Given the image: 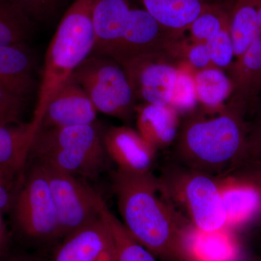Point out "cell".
<instances>
[{
    "label": "cell",
    "instance_id": "cell-17",
    "mask_svg": "<svg viewBox=\"0 0 261 261\" xmlns=\"http://www.w3.org/2000/svg\"><path fill=\"white\" fill-rule=\"evenodd\" d=\"M187 261H242V248L230 228L203 231L191 226L185 243Z\"/></svg>",
    "mask_w": 261,
    "mask_h": 261
},
{
    "label": "cell",
    "instance_id": "cell-30",
    "mask_svg": "<svg viewBox=\"0 0 261 261\" xmlns=\"http://www.w3.org/2000/svg\"><path fill=\"white\" fill-rule=\"evenodd\" d=\"M207 46L212 64L220 69L228 70L232 65L233 57H235L230 24L207 43Z\"/></svg>",
    "mask_w": 261,
    "mask_h": 261
},
{
    "label": "cell",
    "instance_id": "cell-22",
    "mask_svg": "<svg viewBox=\"0 0 261 261\" xmlns=\"http://www.w3.org/2000/svg\"><path fill=\"white\" fill-rule=\"evenodd\" d=\"M195 83L197 101L206 113L221 111L232 92V84L228 75L215 66L196 70Z\"/></svg>",
    "mask_w": 261,
    "mask_h": 261
},
{
    "label": "cell",
    "instance_id": "cell-21",
    "mask_svg": "<svg viewBox=\"0 0 261 261\" xmlns=\"http://www.w3.org/2000/svg\"><path fill=\"white\" fill-rule=\"evenodd\" d=\"M218 179L226 214V227L243 224L260 211V198L253 187L231 176Z\"/></svg>",
    "mask_w": 261,
    "mask_h": 261
},
{
    "label": "cell",
    "instance_id": "cell-34",
    "mask_svg": "<svg viewBox=\"0 0 261 261\" xmlns=\"http://www.w3.org/2000/svg\"><path fill=\"white\" fill-rule=\"evenodd\" d=\"M11 196L8 182L0 179V215L9 206Z\"/></svg>",
    "mask_w": 261,
    "mask_h": 261
},
{
    "label": "cell",
    "instance_id": "cell-5",
    "mask_svg": "<svg viewBox=\"0 0 261 261\" xmlns=\"http://www.w3.org/2000/svg\"><path fill=\"white\" fill-rule=\"evenodd\" d=\"M166 198L193 227L212 231L226 227L219 179L181 163H170L158 178Z\"/></svg>",
    "mask_w": 261,
    "mask_h": 261
},
{
    "label": "cell",
    "instance_id": "cell-18",
    "mask_svg": "<svg viewBox=\"0 0 261 261\" xmlns=\"http://www.w3.org/2000/svg\"><path fill=\"white\" fill-rule=\"evenodd\" d=\"M37 130L32 121L0 124V179L8 183L23 169Z\"/></svg>",
    "mask_w": 261,
    "mask_h": 261
},
{
    "label": "cell",
    "instance_id": "cell-26",
    "mask_svg": "<svg viewBox=\"0 0 261 261\" xmlns=\"http://www.w3.org/2000/svg\"><path fill=\"white\" fill-rule=\"evenodd\" d=\"M230 10L226 3L213 2L189 27L190 39L207 44L230 24Z\"/></svg>",
    "mask_w": 261,
    "mask_h": 261
},
{
    "label": "cell",
    "instance_id": "cell-9",
    "mask_svg": "<svg viewBox=\"0 0 261 261\" xmlns=\"http://www.w3.org/2000/svg\"><path fill=\"white\" fill-rule=\"evenodd\" d=\"M181 61L168 50L139 55L120 63L137 101L171 106Z\"/></svg>",
    "mask_w": 261,
    "mask_h": 261
},
{
    "label": "cell",
    "instance_id": "cell-13",
    "mask_svg": "<svg viewBox=\"0 0 261 261\" xmlns=\"http://www.w3.org/2000/svg\"><path fill=\"white\" fill-rule=\"evenodd\" d=\"M97 113L83 89L69 80L48 104L39 128L94 124Z\"/></svg>",
    "mask_w": 261,
    "mask_h": 261
},
{
    "label": "cell",
    "instance_id": "cell-10",
    "mask_svg": "<svg viewBox=\"0 0 261 261\" xmlns=\"http://www.w3.org/2000/svg\"><path fill=\"white\" fill-rule=\"evenodd\" d=\"M182 38L163 27L145 9L132 8L126 32L112 58L121 63L139 55L169 51Z\"/></svg>",
    "mask_w": 261,
    "mask_h": 261
},
{
    "label": "cell",
    "instance_id": "cell-23",
    "mask_svg": "<svg viewBox=\"0 0 261 261\" xmlns=\"http://www.w3.org/2000/svg\"><path fill=\"white\" fill-rule=\"evenodd\" d=\"M230 32L234 56L239 58L261 34L257 22V0H234L230 10Z\"/></svg>",
    "mask_w": 261,
    "mask_h": 261
},
{
    "label": "cell",
    "instance_id": "cell-20",
    "mask_svg": "<svg viewBox=\"0 0 261 261\" xmlns=\"http://www.w3.org/2000/svg\"><path fill=\"white\" fill-rule=\"evenodd\" d=\"M145 9L160 24L184 36L213 0H140Z\"/></svg>",
    "mask_w": 261,
    "mask_h": 261
},
{
    "label": "cell",
    "instance_id": "cell-29",
    "mask_svg": "<svg viewBox=\"0 0 261 261\" xmlns=\"http://www.w3.org/2000/svg\"><path fill=\"white\" fill-rule=\"evenodd\" d=\"M182 39L176 42L171 50L178 59L190 65L195 70L214 66L211 62L207 44L195 42L192 39L188 42Z\"/></svg>",
    "mask_w": 261,
    "mask_h": 261
},
{
    "label": "cell",
    "instance_id": "cell-37",
    "mask_svg": "<svg viewBox=\"0 0 261 261\" xmlns=\"http://www.w3.org/2000/svg\"><path fill=\"white\" fill-rule=\"evenodd\" d=\"M255 238H256L257 245L261 249V224H259L257 226L256 232H255Z\"/></svg>",
    "mask_w": 261,
    "mask_h": 261
},
{
    "label": "cell",
    "instance_id": "cell-15",
    "mask_svg": "<svg viewBox=\"0 0 261 261\" xmlns=\"http://www.w3.org/2000/svg\"><path fill=\"white\" fill-rule=\"evenodd\" d=\"M228 70L232 84L228 101L243 106L247 113L255 110L261 93V34Z\"/></svg>",
    "mask_w": 261,
    "mask_h": 261
},
{
    "label": "cell",
    "instance_id": "cell-6",
    "mask_svg": "<svg viewBox=\"0 0 261 261\" xmlns=\"http://www.w3.org/2000/svg\"><path fill=\"white\" fill-rule=\"evenodd\" d=\"M80 86L97 112L129 121L137 106L124 68L110 57L92 53L70 79Z\"/></svg>",
    "mask_w": 261,
    "mask_h": 261
},
{
    "label": "cell",
    "instance_id": "cell-28",
    "mask_svg": "<svg viewBox=\"0 0 261 261\" xmlns=\"http://www.w3.org/2000/svg\"><path fill=\"white\" fill-rule=\"evenodd\" d=\"M22 11L35 23L53 21L68 10L75 0H13Z\"/></svg>",
    "mask_w": 261,
    "mask_h": 261
},
{
    "label": "cell",
    "instance_id": "cell-33",
    "mask_svg": "<svg viewBox=\"0 0 261 261\" xmlns=\"http://www.w3.org/2000/svg\"><path fill=\"white\" fill-rule=\"evenodd\" d=\"M238 181L253 187L260 198V221L261 224V161L245 163L232 174L229 175Z\"/></svg>",
    "mask_w": 261,
    "mask_h": 261
},
{
    "label": "cell",
    "instance_id": "cell-19",
    "mask_svg": "<svg viewBox=\"0 0 261 261\" xmlns=\"http://www.w3.org/2000/svg\"><path fill=\"white\" fill-rule=\"evenodd\" d=\"M137 130L156 150L174 143L180 127L179 113L170 106L141 103L135 108Z\"/></svg>",
    "mask_w": 261,
    "mask_h": 261
},
{
    "label": "cell",
    "instance_id": "cell-25",
    "mask_svg": "<svg viewBox=\"0 0 261 261\" xmlns=\"http://www.w3.org/2000/svg\"><path fill=\"white\" fill-rule=\"evenodd\" d=\"M100 214L113 234L116 250L115 261H159L152 252L132 238L103 200L101 202Z\"/></svg>",
    "mask_w": 261,
    "mask_h": 261
},
{
    "label": "cell",
    "instance_id": "cell-24",
    "mask_svg": "<svg viewBox=\"0 0 261 261\" xmlns=\"http://www.w3.org/2000/svg\"><path fill=\"white\" fill-rule=\"evenodd\" d=\"M34 25L13 0H0V45H29Z\"/></svg>",
    "mask_w": 261,
    "mask_h": 261
},
{
    "label": "cell",
    "instance_id": "cell-11",
    "mask_svg": "<svg viewBox=\"0 0 261 261\" xmlns=\"http://www.w3.org/2000/svg\"><path fill=\"white\" fill-rule=\"evenodd\" d=\"M115 254L111 228L100 214L63 239L51 261H115Z\"/></svg>",
    "mask_w": 261,
    "mask_h": 261
},
{
    "label": "cell",
    "instance_id": "cell-14",
    "mask_svg": "<svg viewBox=\"0 0 261 261\" xmlns=\"http://www.w3.org/2000/svg\"><path fill=\"white\" fill-rule=\"evenodd\" d=\"M130 0H95L92 10L95 43L93 53L112 58L128 24Z\"/></svg>",
    "mask_w": 261,
    "mask_h": 261
},
{
    "label": "cell",
    "instance_id": "cell-3",
    "mask_svg": "<svg viewBox=\"0 0 261 261\" xmlns=\"http://www.w3.org/2000/svg\"><path fill=\"white\" fill-rule=\"evenodd\" d=\"M94 1L75 0L62 16L48 46L32 120L38 129L51 99L93 53Z\"/></svg>",
    "mask_w": 261,
    "mask_h": 261
},
{
    "label": "cell",
    "instance_id": "cell-1",
    "mask_svg": "<svg viewBox=\"0 0 261 261\" xmlns=\"http://www.w3.org/2000/svg\"><path fill=\"white\" fill-rule=\"evenodd\" d=\"M112 186L122 224L161 261H187L185 243L192 225L166 198L152 173L117 168Z\"/></svg>",
    "mask_w": 261,
    "mask_h": 261
},
{
    "label": "cell",
    "instance_id": "cell-35",
    "mask_svg": "<svg viewBox=\"0 0 261 261\" xmlns=\"http://www.w3.org/2000/svg\"><path fill=\"white\" fill-rule=\"evenodd\" d=\"M8 244V233L6 226L3 221L2 215H0V255H3L6 250Z\"/></svg>",
    "mask_w": 261,
    "mask_h": 261
},
{
    "label": "cell",
    "instance_id": "cell-4",
    "mask_svg": "<svg viewBox=\"0 0 261 261\" xmlns=\"http://www.w3.org/2000/svg\"><path fill=\"white\" fill-rule=\"evenodd\" d=\"M102 134L96 123L64 128H39L33 140L30 157L39 164L75 176L94 178L108 161Z\"/></svg>",
    "mask_w": 261,
    "mask_h": 261
},
{
    "label": "cell",
    "instance_id": "cell-2",
    "mask_svg": "<svg viewBox=\"0 0 261 261\" xmlns=\"http://www.w3.org/2000/svg\"><path fill=\"white\" fill-rule=\"evenodd\" d=\"M247 114L231 101L218 112L191 113L180 124L174 161L215 178L229 176L246 161Z\"/></svg>",
    "mask_w": 261,
    "mask_h": 261
},
{
    "label": "cell",
    "instance_id": "cell-32",
    "mask_svg": "<svg viewBox=\"0 0 261 261\" xmlns=\"http://www.w3.org/2000/svg\"><path fill=\"white\" fill-rule=\"evenodd\" d=\"M255 112V116L251 123L248 122L247 158L245 163L261 161V106Z\"/></svg>",
    "mask_w": 261,
    "mask_h": 261
},
{
    "label": "cell",
    "instance_id": "cell-12",
    "mask_svg": "<svg viewBox=\"0 0 261 261\" xmlns=\"http://www.w3.org/2000/svg\"><path fill=\"white\" fill-rule=\"evenodd\" d=\"M108 158L118 169L127 172L147 173L155 159L156 149L129 126H113L102 134Z\"/></svg>",
    "mask_w": 261,
    "mask_h": 261
},
{
    "label": "cell",
    "instance_id": "cell-38",
    "mask_svg": "<svg viewBox=\"0 0 261 261\" xmlns=\"http://www.w3.org/2000/svg\"><path fill=\"white\" fill-rule=\"evenodd\" d=\"M247 261H261V256L254 257V258L250 259Z\"/></svg>",
    "mask_w": 261,
    "mask_h": 261
},
{
    "label": "cell",
    "instance_id": "cell-8",
    "mask_svg": "<svg viewBox=\"0 0 261 261\" xmlns=\"http://www.w3.org/2000/svg\"><path fill=\"white\" fill-rule=\"evenodd\" d=\"M39 165L47 176L56 205L60 238H66L100 216L102 198L97 192L76 176Z\"/></svg>",
    "mask_w": 261,
    "mask_h": 261
},
{
    "label": "cell",
    "instance_id": "cell-27",
    "mask_svg": "<svg viewBox=\"0 0 261 261\" xmlns=\"http://www.w3.org/2000/svg\"><path fill=\"white\" fill-rule=\"evenodd\" d=\"M195 71L185 62L180 63L177 81L170 106L178 113H191L198 103L195 83Z\"/></svg>",
    "mask_w": 261,
    "mask_h": 261
},
{
    "label": "cell",
    "instance_id": "cell-39",
    "mask_svg": "<svg viewBox=\"0 0 261 261\" xmlns=\"http://www.w3.org/2000/svg\"><path fill=\"white\" fill-rule=\"evenodd\" d=\"M215 0H213V2H214ZM228 0H226V2H227ZM215 3H226V4H227V3H226V0H216V2Z\"/></svg>",
    "mask_w": 261,
    "mask_h": 261
},
{
    "label": "cell",
    "instance_id": "cell-36",
    "mask_svg": "<svg viewBox=\"0 0 261 261\" xmlns=\"http://www.w3.org/2000/svg\"><path fill=\"white\" fill-rule=\"evenodd\" d=\"M8 261H39L37 259L34 258V257H27V256H20L15 257L13 258L10 259Z\"/></svg>",
    "mask_w": 261,
    "mask_h": 261
},
{
    "label": "cell",
    "instance_id": "cell-31",
    "mask_svg": "<svg viewBox=\"0 0 261 261\" xmlns=\"http://www.w3.org/2000/svg\"><path fill=\"white\" fill-rule=\"evenodd\" d=\"M27 99L0 87V124L20 123Z\"/></svg>",
    "mask_w": 261,
    "mask_h": 261
},
{
    "label": "cell",
    "instance_id": "cell-7",
    "mask_svg": "<svg viewBox=\"0 0 261 261\" xmlns=\"http://www.w3.org/2000/svg\"><path fill=\"white\" fill-rule=\"evenodd\" d=\"M14 212L19 229L31 240L47 242L61 238L56 205L40 165H36L24 180Z\"/></svg>",
    "mask_w": 261,
    "mask_h": 261
},
{
    "label": "cell",
    "instance_id": "cell-16",
    "mask_svg": "<svg viewBox=\"0 0 261 261\" xmlns=\"http://www.w3.org/2000/svg\"><path fill=\"white\" fill-rule=\"evenodd\" d=\"M37 62L29 45H0V87L27 99L36 87Z\"/></svg>",
    "mask_w": 261,
    "mask_h": 261
}]
</instances>
